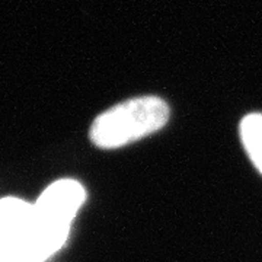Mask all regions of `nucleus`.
<instances>
[{
	"label": "nucleus",
	"mask_w": 262,
	"mask_h": 262,
	"mask_svg": "<svg viewBox=\"0 0 262 262\" xmlns=\"http://www.w3.org/2000/svg\"><path fill=\"white\" fill-rule=\"evenodd\" d=\"M168 103L158 96H137L114 105L92 122L89 137L99 149H118L162 130L169 121Z\"/></svg>",
	"instance_id": "f03ea898"
},
{
	"label": "nucleus",
	"mask_w": 262,
	"mask_h": 262,
	"mask_svg": "<svg viewBox=\"0 0 262 262\" xmlns=\"http://www.w3.org/2000/svg\"><path fill=\"white\" fill-rule=\"evenodd\" d=\"M32 222V203L18 196L0 198V246L18 248L24 251Z\"/></svg>",
	"instance_id": "7ed1b4c3"
},
{
	"label": "nucleus",
	"mask_w": 262,
	"mask_h": 262,
	"mask_svg": "<svg viewBox=\"0 0 262 262\" xmlns=\"http://www.w3.org/2000/svg\"><path fill=\"white\" fill-rule=\"evenodd\" d=\"M86 201V189L76 179H57L32 203L34 222L24 251L32 262H46L67 242L72 223Z\"/></svg>",
	"instance_id": "f257e3e1"
},
{
	"label": "nucleus",
	"mask_w": 262,
	"mask_h": 262,
	"mask_svg": "<svg viewBox=\"0 0 262 262\" xmlns=\"http://www.w3.org/2000/svg\"><path fill=\"white\" fill-rule=\"evenodd\" d=\"M0 262H32L28 255L18 248L0 246Z\"/></svg>",
	"instance_id": "39448f33"
},
{
	"label": "nucleus",
	"mask_w": 262,
	"mask_h": 262,
	"mask_svg": "<svg viewBox=\"0 0 262 262\" xmlns=\"http://www.w3.org/2000/svg\"><path fill=\"white\" fill-rule=\"evenodd\" d=\"M244 149L262 175V114H248L239 125Z\"/></svg>",
	"instance_id": "20e7f679"
}]
</instances>
